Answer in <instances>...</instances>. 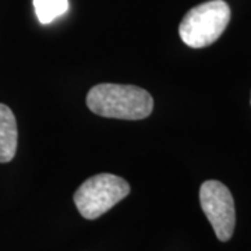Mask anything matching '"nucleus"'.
Wrapping results in <instances>:
<instances>
[{"label": "nucleus", "mask_w": 251, "mask_h": 251, "mask_svg": "<svg viewBox=\"0 0 251 251\" xmlns=\"http://www.w3.org/2000/svg\"><path fill=\"white\" fill-rule=\"evenodd\" d=\"M87 106L98 116L141 120L152 113L153 99L148 91L140 87L105 82L91 88Z\"/></svg>", "instance_id": "obj_1"}, {"label": "nucleus", "mask_w": 251, "mask_h": 251, "mask_svg": "<svg viewBox=\"0 0 251 251\" xmlns=\"http://www.w3.org/2000/svg\"><path fill=\"white\" fill-rule=\"evenodd\" d=\"M230 21V7L224 0H209L188 11L181 20L179 34L190 48L212 45L224 34Z\"/></svg>", "instance_id": "obj_2"}, {"label": "nucleus", "mask_w": 251, "mask_h": 251, "mask_svg": "<svg viewBox=\"0 0 251 251\" xmlns=\"http://www.w3.org/2000/svg\"><path fill=\"white\" fill-rule=\"evenodd\" d=\"M130 194V186L123 177L100 173L85 180L74 193V204L81 216L97 219Z\"/></svg>", "instance_id": "obj_3"}, {"label": "nucleus", "mask_w": 251, "mask_h": 251, "mask_svg": "<svg viewBox=\"0 0 251 251\" xmlns=\"http://www.w3.org/2000/svg\"><path fill=\"white\" fill-rule=\"evenodd\" d=\"M200 202L216 237L221 242L230 240L236 226V209L230 190L218 180H206L200 188Z\"/></svg>", "instance_id": "obj_4"}, {"label": "nucleus", "mask_w": 251, "mask_h": 251, "mask_svg": "<svg viewBox=\"0 0 251 251\" xmlns=\"http://www.w3.org/2000/svg\"><path fill=\"white\" fill-rule=\"evenodd\" d=\"M17 122L11 109L0 103V163L10 162L17 152Z\"/></svg>", "instance_id": "obj_5"}, {"label": "nucleus", "mask_w": 251, "mask_h": 251, "mask_svg": "<svg viewBox=\"0 0 251 251\" xmlns=\"http://www.w3.org/2000/svg\"><path fill=\"white\" fill-rule=\"evenodd\" d=\"M36 17L41 24H49L69 10V0H34Z\"/></svg>", "instance_id": "obj_6"}]
</instances>
